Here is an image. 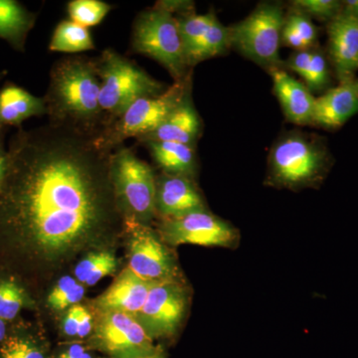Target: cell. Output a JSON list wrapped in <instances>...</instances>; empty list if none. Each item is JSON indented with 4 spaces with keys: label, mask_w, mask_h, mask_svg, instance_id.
<instances>
[{
    "label": "cell",
    "mask_w": 358,
    "mask_h": 358,
    "mask_svg": "<svg viewBox=\"0 0 358 358\" xmlns=\"http://www.w3.org/2000/svg\"><path fill=\"white\" fill-rule=\"evenodd\" d=\"M103 134L48 124L18 128L0 182V225L45 252H60L98 229L110 187Z\"/></svg>",
    "instance_id": "1"
},
{
    "label": "cell",
    "mask_w": 358,
    "mask_h": 358,
    "mask_svg": "<svg viewBox=\"0 0 358 358\" xmlns=\"http://www.w3.org/2000/svg\"><path fill=\"white\" fill-rule=\"evenodd\" d=\"M100 78L96 60L61 59L52 67L43 96L49 122L88 134H101L110 124L100 105Z\"/></svg>",
    "instance_id": "2"
},
{
    "label": "cell",
    "mask_w": 358,
    "mask_h": 358,
    "mask_svg": "<svg viewBox=\"0 0 358 358\" xmlns=\"http://www.w3.org/2000/svg\"><path fill=\"white\" fill-rule=\"evenodd\" d=\"M185 1H159L141 11L134 23L131 47L136 53L154 59L164 66L174 82L192 74L186 64L185 52L174 14Z\"/></svg>",
    "instance_id": "3"
},
{
    "label": "cell",
    "mask_w": 358,
    "mask_h": 358,
    "mask_svg": "<svg viewBox=\"0 0 358 358\" xmlns=\"http://www.w3.org/2000/svg\"><path fill=\"white\" fill-rule=\"evenodd\" d=\"M96 65L101 82L100 105L110 124L138 99L159 96L166 90L164 84L114 49L103 50L96 59Z\"/></svg>",
    "instance_id": "4"
},
{
    "label": "cell",
    "mask_w": 358,
    "mask_h": 358,
    "mask_svg": "<svg viewBox=\"0 0 358 358\" xmlns=\"http://www.w3.org/2000/svg\"><path fill=\"white\" fill-rule=\"evenodd\" d=\"M324 148L299 131L284 134L268 155V179L278 186L303 187L317 182L327 169Z\"/></svg>",
    "instance_id": "5"
},
{
    "label": "cell",
    "mask_w": 358,
    "mask_h": 358,
    "mask_svg": "<svg viewBox=\"0 0 358 358\" xmlns=\"http://www.w3.org/2000/svg\"><path fill=\"white\" fill-rule=\"evenodd\" d=\"M284 8L278 2H263L249 16L229 27L231 46L268 71L282 68L280 57Z\"/></svg>",
    "instance_id": "6"
},
{
    "label": "cell",
    "mask_w": 358,
    "mask_h": 358,
    "mask_svg": "<svg viewBox=\"0 0 358 358\" xmlns=\"http://www.w3.org/2000/svg\"><path fill=\"white\" fill-rule=\"evenodd\" d=\"M192 74L174 82L159 96H147L131 103L126 112L113 122L102 136L106 145L115 150L129 138L138 140L159 128L164 120L190 96Z\"/></svg>",
    "instance_id": "7"
},
{
    "label": "cell",
    "mask_w": 358,
    "mask_h": 358,
    "mask_svg": "<svg viewBox=\"0 0 358 358\" xmlns=\"http://www.w3.org/2000/svg\"><path fill=\"white\" fill-rule=\"evenodd\" d=\"M110 179L117 196L131 215L140 220L152 217L155 212L157 180L147 162L121 145L110 157Z\"/></svg>",
    "instance_id": "8"
},
{
    "label": "cell",
    "mask_w": 358,
    "mask_h": 358,
    "mask_svg": "<svg viewBox=\"0 0 358 358\" xmlns=\"http://www.w3.org/2000/svg\"><path fill=\"white\" fill-rule=\"evenodd\" d=\"M93 339L96 348L113 358H141L157 350L147 329L124 313H103Z\"/></svg>",
    "instance_id": "9"
},
{
    "label": "cell",
    "mask_w": 358,
    "mask_h": 358,
    "mask_svg": "<svg viewBox=\"0 0 358 358\" xmlns=\"http://www.w3.org/2000/svg\"><path fill=\"white\" fill-rule=\"evenodd\" d=\"M162 235L167 243L205 247H232L236 244L238 232L229 223L203 210L193 212L182 217L166 219Z\"/></svg>",
    "instance_id": "10"
},
{
    "label": "cell",
    "mask_w": 358,
    "mask_h": 358,
    "mask_svg": "<svg viewBox=\"0 0 358 358\" xmlns=\"http://www.w3.org/2000/svg\"><path fill=\"white\" fill-rule=\"evenodd\" d=\"M186 294L176 280L157 282L138 315L150 336H171L178 331L186 310Z\"/></svg>",
    "instance_id": "11"
},
{
    "label": "cell",
    "mask_w": 358,
    "mask_h": 358,
    "mask_svg": "<svg viewBox=\"0 0 358 358\" xmlns=\"http://www.w3.org/2000/svg\"><path fill=\"white\" fill-rule=\"evenodd\" d=\"M129 268L147 281L176 280V266L166 246L147 227L136 225L129 241Z\"/></svg>",
    "instance_id": "12"
},
{
    "label": "cell",
    "mask_w": 358,
    "mask_h": 358,
    "mask_svg": "<svg viewBox=\"0 0 358 358\" xmlns=\"http://www.w3.org/2000/svg\"><path fill=\"white\" fill-rule=\"evenodd\" d=\"M329 54L341 83L355 79L358 70V17L341 13L329 21Z\"/></svg>",
    "instance_id": "13"
},
{
    "label": "cell",
    "mask_w": 358,
    "mask_h": 358,
    "mask_svg": "<svg viewBox=\"0 0 358 358\" xmlns=\"http://www.w3.org/2000/svg\"><path fill=\"white\" fill-rule=\"evenodd\" d=\"M155 210L166 219H174L206 209L189 178L166 174L157 181Z\"/></svg>",
    "instance_id": "14"
},
{
    "label": "cell",
    "mask_w": 358,
    "mask_h": 358,
    "mask_svg": "<svg viewBox=\"0 0 358 358\" xmlns=\"http://www.w3.org/2000/svg\"><path fill=\"white\" fill-rule=\"evenodd\" d=\"M157 282L141 279L124 268L112 286L96 301V307L103 313H138L147 301L148 294Z\"/></svg>",
    "instance_id": "15"
},
{
    "label": "cell",
    "mask_w": 358,
    "mask_h": 358,
    "mask_svg": "<svg viewBox=\"0 0 358 358\" xmlns=\"http://www.w3.org/2000/svg\"><path fill=\"white\" fill-rule=\"evenodd\" d=\"M358 113V80L343 82L315 99L313 124L336 129Z\"/></svg>",
    "instance_id": "16"
},
{
    "label": "cell",
    "mask_w": 358,
    "mask_h": 358,
    "mask_svg": "<svg viewBox=\"0 0 358 358\" xmlns=\"http://www.w3.org/2000/svg\"><path fill=\"white\" fill-rule=\"evenodd\" d=\"M274 84V93L289 122L299 126L313 124L315 98L305 84L294 79L282 68L268 71Z\"/></svg>",
    "instance_id": "17"
},
{
    "label": "cell",
    "mask_w": 358,
    "mask_h": 358,
    "mask_svg": "<svg viewBox=\"0 0 358 358\" xmlns=\"http://www.w3.org/2000/svg\"><path fill=\"white\" fill-rule=\"evenodd\" d=\"M201 133V120L195 110L192 95L183 101L152 133L141 138L148 141H171L194 147Z\"/></svg>",
    "instance_id": "18"
},
{
    "label": "cell",
    "mask_w": 358,
    "mask_h": 358,
    "mask_svg": "<svg viewBox=\"0 0 358 358\" xmlns=\"http://www.w3.org/2000/svg\"><path fill=\"white\" fill-rule=\"evenodd\" d=\"M44 115L46 105L43 98L32 95L11 82L0 89V126L21 128L26 120Z\"/></svg>",
    "instance_id": "19"
},
{
    "label": "cell",
    "mask_w": 358,
    "mask_h": 358,
    "mask_svg": "<svg viewBox=\"0 0 358 358\" xmlns=\"http://www.w3.org/2000/svg\"><path fill=\"white\" fill-rule=\"evenodd\" d=\"M37 14L16 0H0V39L14 50L24 52L26 39L34 27Z\"/></svg>",
    "instance_id": "20"
},
{
    "label": "cell",
    "mask_w": 358,
    "mask_h": 358,
    "mask_svg": "<svg viewBox=\"0 0 358 358\" xmlns=\"http://www.w3.org/2000/svg\"><path fill=\"white\" fill-rule=\"evenodd\" d=\"M159 167L166 174L189 178L196 167L194 147L171 141H148L145 143Z\"/></svg>",
    "instance_id": "21"
},
{
    "label": "cell",
    "mask_w": 358,
    "mask_h": 358,
    "mask_svg": "<svg viewBox=\"0 0 358 358\" xmlns=\"http://www.w3.org/2000/svg\"><path fill=\"white\" fill-rule=\"evenodd\" d=\"M192 2H186L185 6L178 11V21L179 35L182 43L186 64L189 68V61L199 46L200 40L204 36L215 14H197L192 10Z\"/></svg>",
    "instance_id": "22"
},
{
    "label": "cell",
    "mask_w": 358,
    "mask_h": 358,
    "mask_svg": "<svg viewBox=\"0 0 358 358\" xmlns=\"http://www.w3.org/2000/svg\"><path fill=\"white\" fill-rule=\"evenodd\" d=\"M93 49L95 43L88 28L72 20L59 23L49 44V50L63 53H81Z\"/></svg>",
    "instance_id": "23"
},
{
    "label": "cell",
    "mask_w": 358,
    "mask_h": 358,
    "mask_svg": "<svg viewBox=\"0 0 358 358\" xmlns=\"http://www.w3.org/2000/svg\"><path fill=\"white\" fill-rule=\"evenodd\" d=\"M230 47L229 27L224 26L215 16L190 59L189 68L194 67L202 61L222 55Z\"/></svg>",
    "instance_id": "24"
},
{
    "label": "cell",
    "mask_w": 358,
    "mask_h": 358,
    "mask_svg": "<svg viewBox=\"0 0 358 358\" xmlns=\"http://www.w3.org/2000/svg\"><path fill=\"white\" fill-rule=\"evenodd\" d=\"M117 259L109 252H99L87 256L78 264L75 275L78 281L87 286H94L103 278L115 273Z\"/></svg>",
    "instance_id": "25"
},
{
    "label": "cell",
    "mask_w": 358,
    "mask_h": 358,
    "mask_svg": "<svg viewBox=\"0 0 358 358\" xmlns=\"http://www.w3.org/2000/svg\"><path fill=\"white\" fill-rule=\"evenodd\" d=\"M112 8L101 0H72L67 6L70 20L86 28L102 22Z\"/></svg>",
    "instance_id": "26"
},
{
    "label": "cell",
    "mask_w": 358,
    "mask_h": 358,
    "mask_svg": "<svg viewBox=\"0 0 358 358\" xmlns=\"http://www.w3.org/2000/svg\"><path fill=\"white\" fill-rule=\"evenodd\" d=\"M85 294L84 287L73 278H61L49 294V306L56 310H63L76 306L82 301Z\"/></svg>",
    "instance_id": "27"
},
{
    "label": "cell",
    "mask_w": 358,
    "mask_h": 358,
    "mask_svg": "<svg viewBox=\"0 0 358 358\" xmlns=\"http://www.w3.org/2000/svg\"><path fill=\"white\" fill-rule=\"evenodd\" d=\"M24 303L22 289L13 281L0 282V319L13 320L17 317Z\"/></svg>",
    "instance_id": "28"
},
{
    "label": "cell",
    "mask_w": 358,
    "mask_h": 358,
    "mask_svg": "<svg viewBox=\"0 0 358 358\" xmlns=\"http://www.w3.org/2000/svg\"><path fill=\"white\" fill-rule=\"evenodd\" d=\"M303 80L312 94L324 91L329 84V66L322 51L313 49L310 67Z\"/></svg>",
    "instance_id": "29"
},
{
    "label": "cell",
    "mask_w": 358,
    "mask_h": 358,
    "mask_svg": "<svg viewBox=\"0 0 358 358\" xmlns=\"http://www.w3.org/2000/svg\"><path fill=\"white\" fill-rule=\"evenodd\" d=\"M292 6L320 20L331 21L343 11V2L336 0H296Z\"/></svg>",
    "instance_id": "30"
},
{
    "label": "cell",
    "mask_w": 358,
    "mask_h": 358,
    "mask_svg": "<svg viewBox=\"0 0 358 358\" xmlns=\"http://www.w3.org/2000/svg\"><path fill=\"white\" fill-rule=\"evenodd\" d=\"M0 358H45L38 346L29 339L10 336L0 346Z\"/></svg>",
    "instance_id": "31"
},
{
    "label": "cell",
    "mask_w": 358,
    "mask_h": 358,
    "mask_svg": "<svg viewBox=\"0 0 358 358\" xmlns=\"http://www.w3.org/2000/svg\"><path fill=\"white\" fill-rule=\"evenodd\" d=\"M285 22L291 26L300 35L308 49H312L317 38V30L310 16L298 9L292 8L285 18Z\"/></svg>",
    "instance_id": "32"
},
{
    "label": "cell",
    "mask_w": 358,
    "mask_h": 358,
    "mask_svg": "<svg viewBox=\"0 0 358 358\" xmlns=\"http://www.w3.org/2000/svg\"><path fill=\"white\" fill-rule=\"evenodd\" d=\"M313 49L308 50L296 51L289 56L286 62V67L288 69L298 74L303 79L307 74L308 67H310V60H312Z\"/></svg>",
    "instance_id": "33"
},
{
    "label": "cell",
    "mask_w": 358,
    "mask_h": 358,
    "mask_svg": "<svg viewBox=\"0 0 358 358\" xmlns=\"http://www.w3.org/2000/svg\"><path fill=\"white\" fill-rule=\"evenodd\" d=\"M79 307L80 305L73 306L68 310L67 315H66L64 322H63V329L67 336H78Z\"/></svg>",
    "instance_id": "34"
},
{
    "label": "cell",
    "mask_w": 358,
    "mask_h": 358,
    "mask_svg": "<svg viewBox=\"0 0 358 358\" xmlns=\"http://www.w3.org/2000/svg\"><path fill=\"white\" fill-rule=\"evenodd\" d=\"M93 329V320L91 313L83 306L79 307V329H78V336L85 338L91 334Z\"/></svg>",
    "instance_id": "35"
},
{
    "label": "cell",
    "mask_w": 358,
    "mask_h": 358,
    "mask_svg": "<svg viewBox=\"0 0 358 358\" xmlns=\"http://www.w3.org/2000/svg\"><path fill=\"white\" fill-rule=\"evenodd\" d=\"M58 358H93L88 352H86L84 346L81 345H73L69 348L61 353Z\"/></svg>",
    "instance_id": "36"
},
{
    "label": "cell",
    "mask_w": 358,
    "mask_h": 358,
    "mask_svg": "<svg viewBox=\"0 0 358 358\" xmlns=\"http://www.w3.org/2000/svg\"><path fill=\"white\" fill-rule=\"evenodd\" d=\"M343 11L358 17V0H348L343 2Z\"/></svg>",
    "instance_id": "37"
},
{
    "label": "cell",
    "mask_w": 358,
    "mask_h": 358,
    "mask_svg": "<svg viewBox=\"0 0 358 358\" xmlns=\"http://www.w3.org/2000/svg\"><path fill=\"white\" fill-rule=\"evenodd\" d=\"M6 338V324L4 320L0 319V343H3Z\"/></svg>",
    "instance_id": "38"
},
{
    "label": "cell",
    "mask_w": 358,
    "mask_h": 358,
    "mask_svg": "<svg viewBox=\"0 0 358 358\" xmlns=\"http://www.w3.org/2000/svg\"><path fill=\"white\" fill-rule=\"evenodd\" d=\"M6 155H1V157H0V182H1V179L3 178L4 171H6Z\"/></svg>",
    "instance_id": "39"
},
{
    "label": "cell",
    "mask_w": 358,
    "mask_h": 358,
    "mask_svg": "<svg viewBox=\"0 0 358 358\" xmlns=\"http://www.w3.org/2000/svg\"><path fill=\"white\" fill-rule=\"evenodd\" d=\"M4 127L0 126V157L6 155V150L3 147Z\"/></svg>",
    "instance_id": "40"
},
{
    "label": "cell",
    "mask_w": 358,
    "mask_h": 358,
    "mask_svg": "<svg viewBox=\"0 0 358 358\" xmlns=\"http://www.w3.org/2000/svg\"><path fill=\"white\" fill-rule=\"evenodd\" d=\"M141 358H164V355H162V352H160L159 348H157V350H155L154 352L150 353V355H145V357Z\"/></svg>",
    "instance_id": "41"
},
{
    "label": "cell",
    "mask_w": 358,
    "mask_h": 358,
    "mask_svg": "<svg viewBox=\"0 0 358 358\" xmlns=\"http://www.w3.org/2000/svg\"><path fill=\"white\" fill-rule=\"evenodd\" d=\"M6 71H2L1 73H0V80L2 79L4 76H6Z\"/></svg>",
    "instance_id": "42"
}]
</instances>
